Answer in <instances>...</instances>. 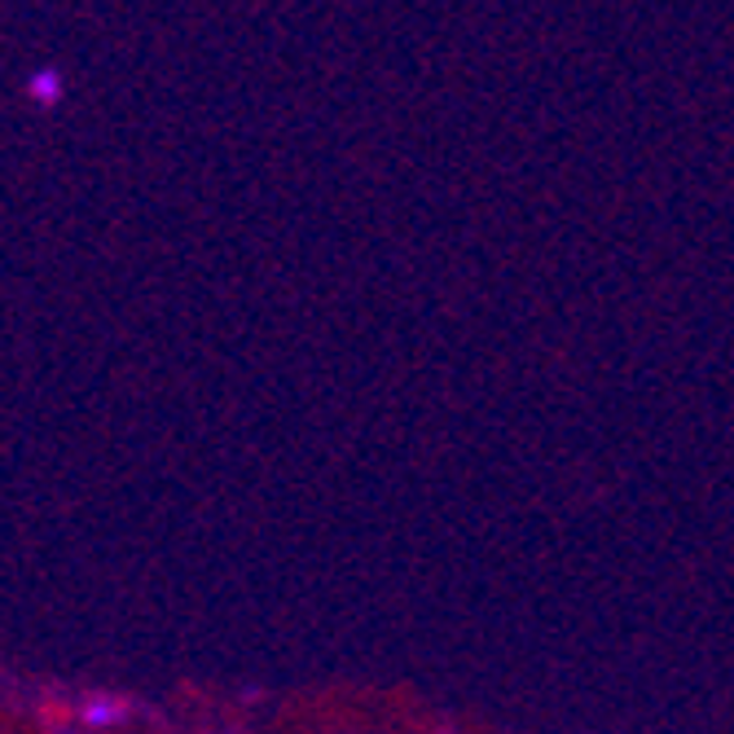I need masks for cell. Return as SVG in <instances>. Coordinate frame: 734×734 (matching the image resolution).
Segmentation results:
<instances>
[{
	"mask_svg": "<svg viewBox=\"0 0 734 734\" xmlns=\"http://www.w3.org/2000/svg\"><path fill=\"white\" fill-rule=\"evenodd\" d=\"M128 716H133V703H124V699H115V695H98V699L84 703V721L98 725V730L119 725V721H128Z\"/></svg>",
	"mask_w": 734,
	"mask_h": 734,
	"instance_id": "1",
	"label": "cell"
},
{
	"mask_svg": "<svg viewBox=\"0 0 734 734\" xmlns=\"http://www.w3.org/2000/svg\"><path fill=\"white\" fill-rule=\"evenodd\" d=\"M62 89H67V80H62V71H54V67H41V71L27 76V98L41 102V106H54V102L62 98Z\"/></svg>",
	"mask_w": 734,
	"mask_h": 734,
	"instance_id": "2",
	"label": "cell"
}]
</instances>
